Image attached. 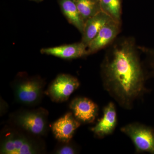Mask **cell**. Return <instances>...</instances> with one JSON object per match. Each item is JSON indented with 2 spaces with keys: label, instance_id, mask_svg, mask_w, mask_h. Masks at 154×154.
Returning <instances> with one entry per match:
<instances>
[{
  "label": "cell",
  "instance_id": "6da1fadb",
  "mask_svg": "<svg viewBox=\"0 0 154 154\" xmlns=\"http://www.w3.org/2000/svg\"><path fill=\"white\" fill-rule=\"evenodd\" d=\"M110 45L101 67L103 85L122 107L130 109L146 91L138 46L131 37L116 39Z\"/></svg>",
  "mask_w": 154,
  "mask_h": 154
},
{
  "label": "cell",
  "instance_id": "7a4b0ae2",
  "mask_svg": "<svg viewBox=\"0 0 154 154\" xmlns=\"http://www.w3.org/2000/svg\"><path fill=\"white\" fill-rule=\"evenodd\" d=\"M46 152V144L42 137L10 124L1 131V154H41Z\"/></svg>",
  "mask_w": 154,
  "mask_h": 154
},
{
  "label": "cell",
  "instance_id": "3957f363",
  "mask_svg": "<svg viewBox=\"0 0 154 154\" xmlns=\"http://www.w3.org/2000/svg\"><path fill=\"white\" fill-rule=\"evenodd\" d=\"M45 82L38 76H30L25 73H19L12 84L16 102L28 107L37 106L44 94Z\"/></svg>",
  "mask_w": 154,
  "mask_h": 154
},
{
  "label": "cell",
  "instance_id": "277c9868",
  "mask_svg": "<svg viewBox=\"0 0 154 154\" xmlns=\"http://www.w3.org/2000/svg\"><path fill=\"white\" fill-rule=\"evenodd\" d=\"M48 113L42 107L21 109L11 113L9 124L36 136H45L48 131Z\"/></svg>",
  "mask_w": 154,
  "mask_h": 154
},
{
  "label": "cell",
  "instance_id": "5b68a950",
  "mask_svg": "<svg viewBox=\"0 0 154 154\" xmlns=\"http://www.w3.org/2000/svg\"><path fill=\"white\" fill-rule=\"evenodd\" d=\"M79 80L72 75L61 74L58 75L48 86L45 94L57 103L66 102L79 87Z\"/></svg>",
  "mask_w": 154,
  "mask_h": 154
},
{
  "label": "cell",
  "instance_id": "8992f818",
  "mask_svg": "<svg viewBox=\"0 0 154 154\" xmlns=\"http://www.w3.org/2000/svg\"><path fill=\"white\" fill-rule=\"evenodd\" d=\"M121 131L128 136L138 152L154 154V130L143 125L131 123L121 128Z\"/></svg>",
  "mask_w": 154,
  "mask_h": 154
},
{
  "label": "cell",
  "instance_id": "52a82bcc",
  "mask_svg": "<svg viewBox=\"0 0 154 154\" xmlns=\"http://www.w3.org/2000/svg\"><path fill=\"white\" fill-rule=\"evenodd\" d=\"M122 24L111 20L100 30L87 48L88 55L110 45L121 31Z\"/></svg>",
  "mask_w": 154,
  "mask_h": 154
},
{
  "label": "cell",
  "instance_id": "ba28073f",
  "mask_svg": "<svg viewBox=\"0 0 154 154\" xmlns=\"http://www.w3.org/2000/svg\"><path fill=\"white\" fill-rule=\"evenodd\" d=\"M81 125L72 112H68L53 123L51 130L55 138L59 142L72 140L75 131Z\"/></svg>",
  "mask_w": 154,
  "mask_h": 154
},
{
  "label": "cell",
  "instance_id": "9c48e42d",
  "mask_svg": "<svg viewBox=\"0 0 154 154\" xmlns=\"http://www.w3.org/2000/svg\"><path fill=\"white\" fill-rule=\"evenodd\" d=\"M69 107L75 117L81 123H92L98 114L97 105L85 97H78L72 100Z\"/></svg>",
  "mask_w": 154,
  "mask_h": 154
},
{
  "label": "cell",
  "instance_id": "30bf717a",
  "mask_svg": "<svg viewBox=\"0 0 154 154\" xmlns=\"http://www.w3.org/2000/svg\"><path fill=\"white\" fill-rule=\"evenodd\" d=\"M87 48L81 41L72 44L43 48L40 50V52L42 54L69 60L88 55Z\"/></svg>",
  "mask_w": 154,
  "mask_h": 154
},
{
  "label": "cell",
  "instance_id": "8fae6325",
  "mask_svg": "<svg viewBox=\"0 0 154 154\" xmlns=\"http://www.w3.org/2000/svg\"><path fill=\"white\" fill-rule=\"evenodd\" d=\"M117 117L115 105L110 102L104 108L103 116L91 131L99 138L111 134L116 126Z\"/></svg>",
  "mask_w": 154,
  "mask_h": 154
},
{
  "label": "cell",
  "instance_id": "7c38bea8",
  "mask_svg": "<svg viewBox=\"0 0 154 154\" xmlns=\"http://www.w3.org/2000/svg\"><path fill=\"white\" fill-rule=\"evenodd\" d=\"M112 20L108 15L102 11L88 19L85 22L81 42L88 47L101 29Z\"/></svg>",
  "mask_w": 154,
  "mask_h": 154
},
{
  "label": "cell",
  "instance_id": "4fadbf2b",
  "mask_svg": "<svg viewBox=\"0 0 154 154\" xmlns=\"http://www.w3.org/2000/svg\"><path fill=\"white\" fill-rule=\"evenodd\" d=\"M62 13L69 23L82 33L85 23L81 17L74 0H57Z\"/></svg>",
  "mask_w": 154,
  "mask_h": 154
},
{
  "label": "cell",
  "instance_id": "5bb4252c",
  "mask_svg": "<svg viewBox=\"0 0 154 154\" xmlns=\"http://www.w3.org/2000/svg\"><path fill=\"white\" fill-rule=\"evenodd\" d=\"M84 22L102 11L100 0H74Z\"/></svg>",
  "mask_w": 154,
  "mask_h": 154
},
{
  "label": "cell",
  "instance_id": "9a60e30c",
  "mask_svg": "<svg viewBox=\"0 0 154 154\" xmlns=\"http://www.w3.org/2000/svg\"><path fill=\"white\" fill-rule=\"evenodd\" d=\"M101 10L113 21L122 24V0H100Z\"/></svg>",
  "mask_w": 154,
  "mask_h": 154
},
{
  "label": "cell",
  "instance_id": "2e32d148",
  "mask_svg": "<svg viewBox=\"0 0 154 154\" xmlns=\"http://www.w3.org/2000/svg\"><path fill=\"white\" fill-rule=\"evenodd\" d=\"M140 49L146 56L145 63L143 66L147 79L154 78V48L140 46Z\"/></svg>",
  "mask_w": 154,
  "mask_h": 154
},
{
  "label": "cell",
  "instance_id": "e0dca14e",
  "mask_svg": "<svg viewBox=\"0 0 154 154\" xmlns=\"http://www.w3.org/2000/svg\"><path fill=\"white\" fill-rule=\"evenodd\" d=\"M53 152L54 153L56 154H75L78 152V149L71 140L59 142Z\"/></svg>",
  "mask_w": 154,
  "mask_h": 154
},
{
  "label": "cell",
  "instance_id": "ac0fdd59",
  "mask_svg": "<svg viewBox=\"0 0 154 154\" xmlns=\"http://www.w3.org/2000/svg\"><path fill=\"white\" fill-rule=\"evenodd\" d=\"M30 1H33L36 3H40L43 2V0H30Z\"/></svg>",
  "mask_w": 154,
  "mask_h": 154
}]
</instances>
